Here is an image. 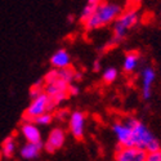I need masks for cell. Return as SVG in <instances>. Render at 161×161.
Wrapping results in <instances>:
<instances>
[{"mask_svg": "<svg viewBox=\"0 0 161 161\" xmlns=\"http://www.w3.org/2000/svg\"><path fill=\"white\" fill-rule=\"evenodd\" d=\"M141 14L137 7H130L128 9H124L115 22L112 23V37L106 43L104 50H110L116 48L119 44H121L126 39L128 34L136 27L139 22Z\"/></svg>", "mask_w": 161, "mask_h": 161, "instance_id": "1", "label": "cell"}, {"mask_svg": "<svg viewBox=\"0 0 161 161\" xmlns=\"http://www.w3.org/2000/svg\"><path fill=\"white\" fill-rule=\"evenodd\" d=\"M124 10L123 4L117 0H103L97 7L93 16L86 19L83 26L86 31H94L108 25H112L115 19L121 14Z\"/></svg>", "mask_w": 161, "mask_h": 161, "instance_id": "2", "label": "cell"}, {"mask_svg": "<svg viewBox=\"0 0 161 161\" xmlns=\"http://www.w3.org/2000/svg\"><path fill=\"white\" fill-rule=\"evenodd\" d=\"M126 120L131 128L133 146H137L147 152H155V151L161 150L160 141L153 136L152 131L142 121H139L137 119H133V117H128Z\"/></svg>", "mask_w": 161, "mask_h": 161, "instance_id": "3", "label": "cell"}, {"mask_svg": "<svg viewBox=\"0 0 161 161\" xmlns=\"http://www.w3.org/2000/svg\"><path fill=\"white\" fill-rule=\"evenodd\" d=\"M54 107H56V104L53 103L52 98L45 92H43L42 94H39L37 97L31 99L27 110H26L23 114V117L26 120H34L35 117L43 115L45 112H50Z\"/></svg>", "mask_w": 161, "mask_h": 161, "instance_id": "4", "label": "cell"}, {"mask_svg": "<svg viewBox=\"0 0 161 161\" xmlns=\"http://www.w3.org/2000/svg\"><path fill=\"white\" fill-rule=\"evenodd\" d=\"M147 151L137 146H119L115 153L116 161H146Z\"/></svg>", "mask_w": 161, "mask_h": 161, "instance_id": "5", "label": "cell"}, {"mask_svg": "<svg viewBox=\"0 0 161 161\" xmlns=\"http://www.w3.org/2000/svg\"><path fill=\"white\" fill-rule=\"evenodd\" d=\"M111 129L117 139L119 146H133L131 128L128 123V120H124V121H115L112 124Z\"/></svg>", "mask_w": 161, "mask_h": 161, "instance_id": "6", "label": "cell"}, {"mask_svg": "<svg viewBox=\"0 0 161 161\" xmlns=\"http://www.w3.org/2000/svg\"><path fill=\"white\" fill-rule=\"evenodd\" d=\"M156 80V71L153 67L146 66L141 71V84H142V98L148 101L152 96V85Z\"/></svg>", "mask_w": 161, "mask_h": 161, "instance_id": "7", "label": "cell"}, {"mask_svg": "<svg viewBox=\"0 0 161 161\" xmlns=\"http://www.w3.org/2000/svg\"><path fill=\"white\" fill-rule=\"evenodd\" d=\"M85 121L86 116L81 111H75L69 117V126L72 137L76 139H81L85 133Z\"/></svg>", "mask_w": 161, "mask_h": 161, "instance_id": "8", "label": "cell"}, {"mask_svg": "<svg viewBox=\"0 0 161 161\" xmlns=\"http://www.w3.org/2000/svg\"><path fill=\"white\" fill-rule=\"evenodd\" d=\"M66 142V133L61 128H54L48 136V139L44 144V148L48 152H54L59 150Z\"/></svg>", "mask_w": 161, "mask_h": 161, "instance_id": "9", "label": "cell"}, {"mask_svg": "<svg viewBox=\"0 0 161 161\" xmlns=\"http://www.w3.org/2000/svg\"><path fill=\"white\" fill-rule=\"evenodd\" d=\"M21 134L26 142H42V133L39 130V125L32 120H26L21 126Z\"/></svg>", "mask_w": 161, "mask_h": 161, "instance_id": "10", "label": "cell"}, {"mask_svg": "<svg viewBox=\"0 0 161 161\" xmlns=\"http://www.w3.org/2000/svg\"><path fill=\"white\" fill-rule=\"evenodd\" d=\"M50 64L53 69H66V67L71 66V57L69 54V52L66 49H59L56 53H53V56L50 57Z\"/></svg>", "mask_w": 161, "mask_h": 161, "instance_id": "11", "label": "cell"}, {"mask_svg": "<svg viewBox=\"0 0 161 161\" xmlns=\"http://www.w3.org/2000/svg\"><path fill=\"white\" fill-rule=\"evenodd\" d=\"M43 148V142H26L21 148V156L25 160H34L40 155Z\"/></svg>", "mask_w": 161, "mask_h": 161, "instance_id": "12", "label": "cell"}, {"mask_svg": "<svg viewBox=\"0 0 161 161\" xmlns=\"http://www.w3.org/2000/svg\"><path fill=\"white\" fill-rule=\"evenodd\" d=\"M139 61H141V54L138 52H136V50L128 52L124 57V61H123V70L125 72L136 71L139 64Z\"/></svg>", "mask_w": 161, "mask_h": 161, "instance_id": "13", "label": "cell"}, {"mask_svg": "<svg viewBox=\"0 0 161 161\" xmlns=\"http://www.w3.org/2000/svg\"><path fill=\"white\" fill-rule=\"evenodd\" d=\"M98 4H99L98 0H86V4H85V7L81 9V13H80V17H79L80 22L84 23L86 19H89V18L93 16L94 10L97 9Z\"/></svg>", "mask_w": 161, "mask_h": 161, "instance_id": "14", "label": "cell"}, {"mask_svg": "<svg viewBox=\"0 0 161 161\" xmlns=\"http://www.w3.org/2000/svg\"><path fill=\"white\" fill-rule=\"evenodd\" d=\"M16 148H17L16 147V141H14L13 137H8V138L4 139L3 144H2V152H3V155L5 157H10V156L14 155Z\"/></svg>", "mask_w": 161, "mask_h": 161, "instance_id": "15", "label": "cell"}, {"mask_svg": "<svg viewBox=\"0 0 161 161\" xmlns=\"http://www.w3.org/2000/svg\"><path fill=\"white\" fill-rule=\"evenodd\" d=\"M59 71V76L64 80L66 83H69V84H71L74 80H76V71L72 69V67L70 66V67H66V69H61V70H58Z\"/></svg>", "mask_w": 161, "mask_h": 161, "instance_id": "16", "label": "cell"}, {"mask_svg": "<svg viewBox=\"0 0 161 161\" xmlns=\"http://www.w3.org/2000/svg\"><path fill=\"white\" fill-rule=\"evenodd\" d=\"M117 76H119V72H117V70L115 69V67H107V69H104V71L102 74L103 81L107 83V84L114 83L117 79Z\"/></svg>", "mask_w": 161, "mask_h": 161, "instance_id": "17", "label": "cell"}, {"mask_svg": "<svg viewBox=\"0 0 161 161\" xmlns=\"http://www.w3.org/2000/svg\"><path fill=\"white\" fill-rule=\"evenodd\" d=\"M32 121L35 124H37L39 126H45V125H49L52 121H53V115L50 112H45L43 115H40L37 117H35Z\"/></svg>", "mask_w": 161, "mask_h": 161, "instance_id": "18", "label": "cell"}, {"mask_svg": "<svg viewBox=\"0 0 161 161\" xmlns=\"http://www.w3.org/2000/svg\"><path fill=\"white\" fill-rule=\"evenodd\" d=\"M146 161H161V150L155 151V152H148Z\"/></svg>", "mask_w": 161, "mask_h": 161, "instance_id": "19", "label": "cell"}, {"mask_svg": "<svg viewBox=\"0 0 161 161\" xmlns=\"http://www.w3.org/2000/svg\"><path fill=\"white\" fill-rule=\"evenodd\" d=\"M69 94H70V96H76V94H79V88H77L76 85H74L72 83L69 85Z\"/></svg>", "mask_w": 161, "mask_h": 161, "instance_id": "20", "label": "cell"}, {"mask_svg": "<svg viewBox=\"0 0 161 161\" xmlns=\"http://www.w3.org/2000/svg\"><path fill=\"white\" fill-rule=\"evenodd\" d=\"M141 2H142V0H128V3H129L130 7H137Z\"/></svg>", "mask_w": 161, "mask_h": 161, "instance_id": "21", "label": "cell"}, {"mask_svg": "<svg viewBox=\"0 0 161 161\" xmlns=\"http://www.w3.org/2000/svg\"><path fill=\"white\" fill-rule=\"evenodd\" d=\"M57 116H58L61 120H63V119H64V116H67V111H66V110H61V111L57 114Z\"/></svg>", "mask_w": 161, "mask_h": 161, "instance_id": "22", "label": "cell"}, {"mask_svg": "<svg viewBox=\"0 0 161 161\" xmlns=\"http://www.w3.org/2000/svg\"><path fill=\"white\" fill-rule=\"evenodd\" d=\"M99 70H101V62L96 61L94 62V71H99Z\"/></svg>", "mask_w": 161, "mask_h": 161, "instance_id": "23", "label": "cell"}, {"mask_svg": "<svg viewBox=\"0 0 161 161\" xmlns=\"http://www.w3.org/2000/svg\"><path fill=\"white\" fill-rule=\"evenodd\" d=\"M98 2H99V3H101V2H103V0H98Z\"/></svg>", "mask_w": 161, "mask_h": 161, "instance_id": "24", "label": "cell"}]
</instances>
